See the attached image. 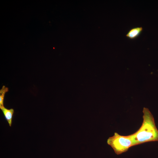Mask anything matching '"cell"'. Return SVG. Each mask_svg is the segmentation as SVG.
I'll list each match as a JSON object with an SVG mask.
<instances>
[{
    "label": "cell",
    "instance_id": "6da1fadb",
    "mask_svg": "<svg viewBox=\"0 0 158 158\" xmlns=\"http://www.w3.org/2000/svg\"><path fill=\"white\" fill-rule=\"evenodd\" d=\"M143 121L139 129L131 134L132 146L144 143L158 141V130L152 115L148 108L143 109Z\"/></svg>",
    "mask_w": 158,
    "mask_h": 158
},
{
    "label": "cell",
    "instance_id": "7a4b0ae2",
    "mask_svg": "<svg viewBox=\"0 0 158 158\" xmlns=\"http://www.w3.org/2000/svg\"><path fill=\"white\" fill-rule=\"evenodd\" d=\"M107 143L116 154L119 155L126 152L132 147V139L130 135L123 136L115 132L113 136L107 139Z\"/></svg>",
    "mask_w": 158,
    "mask_h": 158
},
{
    "label": "cell",
    "instance_id": "3957f363",
    "mask_svg": "<svg viewBox=\"0 0 158 158\" xmlns=\"http://www.w3.org/2000/svg\"><path fill=\"white\" fill-rule=\"evenodd\" d=\"M142 30L143 28L141 27H134L128 31L126 36L130 39H134L140 35Z\"/></svg>",
    "mask_w": 158,
    "mask_h": 158
},
{
    "label": "cell",
    "instance_id": "277c9868",
    "mask_svg": "<svg viewBox=\"0 0 158 158\" xmlns=\"http://www.w3.org/2000/svg\"><path fill=\"white\" fill-rule=\"evenodd\" d=\"M4 115L5 118L7 121L9 125L11 127L12 124V119L14 112L13 109H8L5 107L1 109Z\"/></svg>",
    "mask_w": 158,
    "mask_h": 158
},
{
    "label": "cell",
    "instance_id": "5b68a950",
    "mask_svg": "<svg viewBox=\"0 0 158 158\" xmlns=\"http://www.w3.org/2000/svg\"><path fill=\"white\" fill-rule=\"evenodd\" d=\"M8 91V88L3 85L0 90V108L1 109L4 107V100L6 93Z\"/></svg>",
    "mask_w": 158,
    "mask_h": 158
}]
</instances>
